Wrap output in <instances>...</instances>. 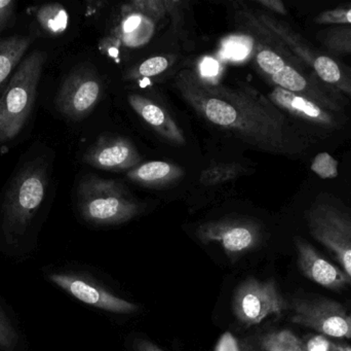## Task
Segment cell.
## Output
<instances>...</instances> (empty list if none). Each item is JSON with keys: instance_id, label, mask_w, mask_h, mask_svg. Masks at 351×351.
<instances>
[{"instance_id": "obj_21", "label": "cell", "mask_w": 351, "mask_h": 351, "mask_svg": "<svg viewBox=\"0 0 351 351\" xmlns=\"http://www.w3.org/2000/svg\"><path fill=\"white\" fill-rule=\"evenodd\" d=\"M243 168L237 164H219L208 167L200 174V183L204 185H220L241 174Z\"/></svg>"}, {"instance_id": "obj_15", "label": "cell", "mask_w": 351, "mask_h": 351, "mask_svg": "<svg viewBox=\"0 0 351 351\" xmlns=\"http://www.w3.org/2000/svg\"><path fill=\"white\" fill-rule=\"evenodd\" d=\"M132 109L158 132L162 137L175 144H185V136L174 120L160 105L147 97L131 94L128 97Z\"/></svg>"}, {"instance_id": "obj_22", "label": "cell", "mask_w": 351, "mask_h": 351, "mask_svg": "<svg viewBox=\"0 0 351 351\" xmlns=\"http://www.w3.org/2000/svg\"><path fill=\"white\" fill-rule=\"evenodd\" d=\"M311 171L323 179H336L338 177V162L329 152H319L313 159Z\"/></svg>"}, {"instance_id": "obj_23", "label": "cell", "mask_w": 351, "mask_h": 351, "mask_svg": "<svg viewBox=\"0 0 351 351\" xmlns=\"http://www.w3.org/2000/svg\"><path fill=\"white\" fill-rule=\"evenodd\" d=\"M252 45L253 43L247 37H230L223 43L222 53L227 59L239 61L249 56Z\"/></svg>"}, {"instance_id": "obj_3", "label": "cell", "mask_w": 351, "mask_h": 351, "mask_svg": "<svg viewBox=\"0 0 351 351\" xmlns=\"http://www.w3.org/2000/svg\"><path fill=\"white\" fill-rule=\"evenodd\" d=\"M47 52H29L0 96V148L20 139L32 120Z\"/></svg>"}, {"instance_id": "obj_2", "label": "cell", "mask_w": 351, "mask_h": 351, "mask_svg": "<svg viewBox=\"0 0 351 351\" xmlns=\"http://www.w3.org/2000/svg\"><path fill=\"white\" fill-rule=\"evenodd\" d=\"M53 156L45 144L22 155L0 194V238L16 247L32 232L51 192Z\"/></svg>"}, {"instance_id": "obj_12", "label": "cell", "mask_w": 351, "mask_h": 351, "mask_svg": "<svg viewBox=\"0 0 351 351\" xmlns=\"http://www.w3.org/2000/svg\"><path fill=\"white\" fill-rule=\"evenodd\" d=\"M298 263L302 273L323 288L340 291L350 284V278L330 263L321 253L302 239H296Z\"/></svg>"}, {"instance_id": "obj_19", "label": "cell", "mask_w": 351, "mask_h": 351, "mask_svg": "<svg viewBox=\"0 0 351 351\" xmlns=\"http://www.w3.org/2000/svg\"><path fill=\"white\" fill-rule=\"evenodd\" d=\"M322 45L336 55H351V25H334L317 32Z\"/></svg>"}, {"instance_id": "obj_9", "label": "cell", "mask_w": 351, "mask_h": 351, "mask_svg": "<svg viewBox=\"0 0 351 351\" xmlns=\"http://www.w3.org/2000/svg\"><path fill=\"white\" fill-rule=\"evenodd\" d=\"M101 92L102 84L90 68H76L62 82L56 96V109L68 119H82L94 109Z\"/></svg>"}, {"instance_id": "obj_7", "label": "cell", "mask_w": 351, "mask_h": 351, "mask_svg": "<svg viewBox=\"0 0 351 351\" xmlns=\"http://www.w3.org/2000/svg\"><path fill=\"white\" fill-rule=\"evenodd\" d=\"M292 321L328 338L351 340V311L331 299L295 301Z\"/></svg>"}, {"instance_id": "obj_6", "label": "cell", "mask_w": 351, "mask_h": 351, "mask_svg": "<svg viewBox=\"0 0 351 351\" xmlns=\"http://www.w3.org/2000/svg\"><path fill=\"white\" fill-rule=\"evenodd\" d=\"M311 236L329 249L351 280V214L333 200L319 198L307 210Z\"/></svg>"}, {"instance_id": "obj_20", "label": "cell", "mask_w": 351, "mask_h": 351, "mask_svg": "<svg viewBox=\"0 0 351 351\" xmlns=\"http://www.w3.org/2000/svg\"><path fill=\"white\" fill-rule=\"evenodd\" d=\"M262 346L266 351H306L304 342L289 330L268 334Z\"/></svg>"}, {"instance_id": "obj_29", "label": "cell", "mask_w": 351, "mask_h": 351, "mask_svg": "<svg viewBox=\"0 0 351 351\" xmlns=\"http://www.w3.org/2000/svg\"><path fill=\"white\" fill-rule=\"evenodd\" d=\"M219 69H220L219 62L215 60L214 58H204L200 63L199 70L204 78H215V76H218Z\"/></svg>"}, {"instance_id": "obj_18", "label": "cell", "mask_w": 351, "mask_h": 351, "mask_svg": "<svg viewBox=\"0 0 351 351\" xmlns=\"http://www.w3.org/2000/svg\"><path fill=\"white\" fill-rule=\"evenodd\" d=\"M35 20L41 32L56 36L66 30L69 16L61 4L47 3L35 10Z\"/></svg>"}, {"instance_id": "obj_26", "label": "cell", "mask_w": 351, "mask_h": 351, "mask_svg": "<svg viewBox=\"0 0 351 351\" xmlns=\"http://www.w3.org/2000/svg\"><path fill=\"white\" fill-rule=\"evenodd\" d=\"M169 67H170V62H169L168 58L164 57V56H156V57L146 60L140 65L139 73L140 76L152 78V76L162 73Z\"/></svg>"}, {"instance_id": "obj_14", "label": "cell", "mask_w": 351, "mask_h": 351, "mask_svg": "<svg viewBox=\"0 0 351 351\" xmlns=\"http://www.w3.org/2000/svg\"><path fill=\"white\" fill-rule=\"evenodd\" d=\"M84 161L97 168L125 169L137 165L140 156L131 142L117 138L98 142L86 152Z\"/></svg>"}, {"instance_id": "obj_5", "label": "cell", "mask_w": 351, "mask_h": 351, "mask_svg": "<svg viewBox=\"0 0 351 351\" xmlns=\"http://www.w3.org/2000/svg\"><path fill=\"white\" fill-rule=\"evenodd\" d=\"M257 19L264 30L284 43L303 63L311 68L319 80L351 99V74L346 71L337 61L313 49L288 25L272 18L269 14L259 12Z\"/></svg>"}, {"instance_id": "obj_25", "label": "cell", "mask_w": 351, "mask_h": 351, "mask_svg": "<svg viewBox=\"0 0 351 351\" xmlns=\"http://www.w3.org/2000/svg\"><path fill=\"white\" fill-rule=\"evenodd\" d=\"M317 25H351V6L350 8H336L325 10L315 18Z\"/></svg>"}, {"instance_id": "obj_24", "label": "cell", "mask_w": 351, "mask_h": 351, "mask_svg": "<svg viewBox=\"0 0 351 351\" xmlns=\"http://www.w3.org/2000/svg\"><path fill=\"white\" fill-rule=\"evenodd\" d=\"M18 341V333L0 305V350L14 351Z\"/></svg>"}, {"instance_id": "obj_4", "label": "cell", "mask_w": 351, "mask_h": 351, "mask_svg": "<svg viewBox=\"0 0 351 351\" xmlns=\"http://www.w3.org/2000/svg\"><path fill=\"white\" fill-rule=\"evenodd\" d=\"M82 218L93 224H121L137 216L140 206L112 181L86 177L77 190Z\"/></svg>"}, {"instance_id": "obj_27", "label": "cell", "mask_w": 351, "mask_h": 351, "mask_svg": "<svg viewBox=\"0 0 351 351\" xmlns=\"http://www.w3.org/2000/svg\"><path fill=\"white\" fill-rule=\"evenodd\" d=\"M16 8L18 2L12 0H0V35L14 24Z\"/></svg>"}, {"instance_id": "obj_17", "label": "cell", "mask_w": 351, "mask_h": 351, "mask_svg": "<svg viewBox=\"0 0 351 351\" xmlns=\"http://www.w3.org/2000/svg\"><path fill=\"white\" fill-rule=\"evenodd\" d=\"M183 174L181 168L162 161H152L144 163L130 171L128 177L134 181L146 185H160L179 179Z\"/></svg>"}, {"instance_id": "obj_31", "label": "cell", "mask_w": 351, "mask_h": 351, "mask_svg": "<svg viewBox=\"0 0 351 351\" xmlns=\"http://www.w3.org/2000/svg\"><path fill=\"white\" fill-rule=\"evenodd\" d=\"M258 3L260 5L264 6V8H268V10H271V12H276V14H287L288 10H287L286 5H285L284 2L280 1V0H259Z\"/></svg>"}, {"instance_id": "obj_28", "label": "cell", "mask_w": 351, "mask_h": 351, "mask_svg": "<svg viewBox=\"0 0 351 351\" xmlns=\"http://www.w3.org/2000/svg\"><path fill=\"white\" fill-rule=\"evenodd\" d=\"M303 342L306 351H336V342L319 334L307 336Z\"/></svg>"}, {"instance_id": "obj_30", "label": "cell", "mask_w": 351, "mask_h": 351, "mask_svg": "<svg viewBox=\"0 0 351 351\" xmlns=\"http://www.w3.org/2000/svg\"><path fill=\"white\" fill-rule=\"evenodd\" d=\"M216 351H241L239 350V342L235 339L234 336L230 333H225L216 346Z\"/></svg>"}, {"instance_id": "obj_33", "label": "cell", "mask_w": 351, "mask_h": 351, "mask_svg": "<svg viewBox=\"0 0 351 351\" xmlns=\"http://www.w3.org/2000/svg\"><path fill=\"white\" fill-rule=\"evenodd\" d=\"M136 351H162L152 342L146 340H138L135 343Z\"/></svg>"}, {"instance_id": "obj_16", "label": "cell", "mask_w": 351, "mask_h": 351, "mask_svg": "<svg viewBox=\"0 0 351 351\" xmlns=\"http://www.w3.org/2000/svg\"><path fill=\"white\" fill-rule=\"evenodd\" d=\"M34 41L31 35L0 36V96Z\"/></svg>"}, {"instance_id": "obj_1", "label": "cell", "mask_w": 351, "mask_h": 351, "mask_svg": "<svg viewBox=\"0 0 351 351\" xmlns=\"http://www.w3.org/2000/svg\"><path fill=\"white\" fill-rule=\"evenodd\" d=\"M180 94L206 122L260 150L293 156L307 142L285 113L249 87L208 84L188 69L175 80Z\"/></svg>"}, {"instance_id": "obj_32", "label": "cell", "mask_w": 351, "mask_h": 351, "mask_svg": "<svg viewBox=\"0 0 351 351\" xmlns=\"http://www.w3.org/2000/svg\"><path fill=\"white\" fill-rule=\"evenodd\" d=\"M142 21L143 20L139 14H133V16H129L123 25V30L125 33L134 32L140 26Z\"/></svg>"}, {"instance_id": "obj_11", "label": "cell", "mask_w": 351, "mask_h": 351, "mask_svg": "<svg viewBox=\"0 0 351 351\" xmlns=\"http://www.w3.org/2000/svg\"><path fill=\"white\" fill-rule=\"evenodd\" d=\"M197 236L204 243L217 242L228 255H237L253 249L258 242L257 229L250 224L217 222L202 225Z\"/></svg>"}, {"instance_id": "obj_13", "label": "cell", "mask_w": 351, "mask_h": 351, "mask_svg": "<svg viewBox=\"0 0 351 351\" xmlns=\"http://www.w3.org/2000/svg\"><path fill=\"white\" fill-rule=\"evenodd\" d=\"M269 99L280 111H287L297 119L308 122L323 128H336L337 120L333 113L324 109L307 97L276 87L269 94Z\"/></svg>"}, {"instance_id": "obj_34", "label": "cell", "mask_w": 351, "mask_h": 351, "mask_svg": "<svg viewBox=\"0 0 351 351\" xmlns=\"http://www.w3.org/2000/svg\"><path fill=\"white\" fill-rule=\"evenodd\" d=\"M336 351H351V346L348 344L336 342Z\"/></svg>"}, {"instance_id": "obj_8", "label": "cell", "mask_w": 351, "mask_h": 351, "mask_svg": "<svg viewBox=\"0 0 351 351\" xmlns=\"http://www.w3.org/2000/svg\"><path fill=\"white\" fill-rule=\"evenodd\" d=\"M288 308V302L271 280L247 278L235 291L233 313L245 325H257L270 315H282Z\"/></svg>"}, {"instance_id": "obj_10", "label": "cell", "mask_w": 351, "mask_h": 351, "mask_svg": "<svg viewBox=\"0 0 351 351\" xmlns=\"http://www.w3.org/2000/svg\"><path fill=\"white\" fill-rule=\"evenodd\" d=\"M49 280L80 302L114 313H133L137 306L114 296L82 276L68 273H51Z\"/></svg>"}]
</instances>
